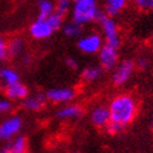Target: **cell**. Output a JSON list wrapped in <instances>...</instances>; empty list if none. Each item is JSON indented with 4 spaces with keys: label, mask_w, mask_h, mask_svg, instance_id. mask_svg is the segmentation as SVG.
Listing matches in <instances>:
<instances>
[{
    "label": "cell",
    "mask_w": 153,
    "mask_h": 153,
    "mask_svg": "<svg viewBox=\"0 0 153 153\" xmlns=\"http://www.w3.org/2000/svg\"><path fill=\"white\" fill-rule=\"evenodd\" d=\"M111 116L108 107L98 105L91 111V122L97 128H106V126L110 123Z\"/></svg>",
    "instance_id": "cell-10"
},
{
    "label": "cell",
    "mask_w": 153,
    "mask_h": 153,
    "mask_svg": "<svg viewBox=\"0 0 153 153\" xmlns=\"http://www.w3.org/2000/svg\"><path fill=\"white\" fill-rule=\"evenodd\" d=\"M103 13L111 18L120 15L129 4V0H102Z\"/></svg>",
    "instance_id": "cell-11"
},
{
    "label": "cell",
    "mask_w": 153,
    "mask_h": 153,
    "mask_svg": "<svg viewBox=\"0 0 153 153\" xmlns=\"http://www.w3.org/2000/svg\"><path fill=\"white\" fill-rule=\"evenodd\" d=\"M9 57V51H7V41L5 37L0 36V64H3L4 61Z\"/></svg>",
    "instance_id": "cell-24"
},
{
    "label": "cell",
    "mask_w": 153,
    "mask_h": 153,
    "mask_svg": "<svg viewBox=\"0 0 153 153\" xmlns=\"http://www.w3.org/2000/svg\"><path fill=\"white\" fill-rule=\"evenodd\" d=\"M64 18L61 14L56 13V11H53L51 15H49V16L46 18L48 21H49V24L51 25V27L53 29V31H57V30L60 29H62V25H64Z\"/></svg>",
    "instance_id": "cell-22"
},
{
    "label": "cell",
    "mask_w": 153,
    "mask_h": 153,
    "mask_svg": "<svg viewBox=\"0 0 153 153\" xmlns=\"http://www.w3.org/2000/svg\"><path fill=\"white\" fill-rule=\"evenodd\" d=\"M98 53V62L100 66L106 71H111L118 64V49L111 46L108 44H103Z\"/></svg>",
    "instance_id": "cell-5"
},
{
    "label": "cell",
    "mask_w": 153,
    "mask_h": 153,
    "mask_svg": "<svg viewBox=\"0 0 153 153\" xmlns=\"http://www.w3.org/2000/svg\"><path fill=\"white\" fill-rule=\"evenodd\" d=\"M13 108V103L11 100H1L0 101V113H7L11 111Z\"/></svg>",
    "instance_id": "cell-26"
},
{
    "label": "cell",
    "mask_w": 153,
    "mask_h": 153,
    "mask_svg": "<svg viewBox=\"0 0 153 153\" xmlns=\"http://www.w3.org/2000/svg\"><path fill=\"white\" fill-rule=\"evenodd\" d=\"M65 64L67 67H70L71 70H76V68L79 67V64H77V61H76L74 57H66L65 60Z\"/></svg>",
    "instance_id": "cell-27"
},
{
    "label": "cell",
    "mask_w": 153,
    "mask_h": 153,
    "mask_svg": "<svg viewBox=\"0 0 153 153\" xmlns=\"http://www.w3.org/2000/svg\"><path fill=\"white\" fill-rule=\"evenodd\" d=\"M132 4L141 11H152L153 0H131Z\"/></svg>",
    "instance_id": "cell-23"
},
{
    "label": "cell",
    "mask_w": 153,
    "mask_h": 153,
    "mask_svg": "<svg viewBox=\"0 0 153 153\" xmlns=\"http://www.w3.org/2000/svg\"><path fill=\"white\" fill-rule=\"evenodd\" d=\"M22 127V121L18 116H11L0 123V141H10Z\"/></svg>",
    "instance_id": "cell-7"
},
{
    "label": "cell",
    "mask_w": 153,
    "mask_h": 153,
    "mask_svg": "<svg viewBox=\"0 0 153 153\" xmlns=\"http://www.w3.org/2000/svg\"><path fill=\"white\" fill-rule=\"evenodd\" d=\"M55 33L51 25L49 24L48 19H39L37 18L35 21H33L30 24L29 27V34L30 36L35 40H45Z\"/></svg>",
    "instance_id": "cell-8"
},
{
    "label": "cell",
    "mask_w": 153,
    "mask_h": 153,
    "mask_svg": "<svg viewBox=\"0 0 153 153\" xmlns=\"http://www.w3.org/2000/svg\"><path fill=\"white\" fill-rule=\"evenodd\" d=\"M151 125H152V129H153V117H152V121H151Z\"/></svg>",
    "instance_id": "cell-30"
},
{
    "label": "cell",
    "mask_w": 153,
    "mask_h": 153,
    "mask_svg": "<svg viewBox=\"0 0 153 153\" xmlns=\"http://www.w3.org/2000/svg\"><path fill=\"white\" fill-rule=\"evenodd\" d=\"M102 72H103V68L100 66V65H91V66H87L83 68V71L81 74V77L83 81L86 82H94V81H97L98 79L102 76Z\"/></svg>",
    "instance_id": "cell-17"
},
{
    "label": "cell",
    "mask_w": 153,
    "mask_h": 153,
    "mask_svg": "<svg viewBox=\"0 0 153 153\" xmlns=\"http://www.w3.org/2000/svg\"><path fill=\"white\" fill-rule=\"evenodd\" d=\"M134 62L132 60H123L122 62L117 64V66L113 68V75H112V81L116 86H121L126 83L129 77L132 76L134 71Z\"/></svg>",
    "instance_id": "cell-6"
},
{
    "label": "cell",
    "mask_w": 153,
    "mask_h": 153,
    "mask_svg": "<svg viewBox=\"0 0 153 153\" xmlns=\"http://www.w3.org/2000/svg\"><path fill=\"white\" fill-rule=\"evenodd\" d=\"M53 11H55L53 0H37V18L39 19H46Z\"/></svg>",
    "instance_id": "cell-19"
},
{
    "label": "cell",
    "mask_w": 153,
    "mask_h": 153,
    "mask_svg": "<svg viewBox=\"0 0 153 153\" xmlns=\"http://www.w3.org/2000/svg\"><path fill=\"white\" fill-rule=\"evenodd\" d=\"M102 11L103 10L98 6V0H74L71 18L81 25H86L97 21Z\"/></svg>",
    "instance_id": "cell-2"
},
{
    "label": "cell",
    "mask_w": 153,
    "mask_h": 153,
    "mask_svg": "<svg viewBox=\"0 0 153 153\" xmlns=\"http://www.w3.org/2000/svg\"><path fill=\"white\" fill-rule=\"evenodd\" d=\"M46 103V96L41 94H34V95H27L24 100H22V106L25 107L27 111L37 112L42 110Z\"/></svg>",
    "instance_id": "cell-13"
},
{
    "label": "cell",
    "mask_w": 153,
    "mask_h": 153,
    "mask_svg": "<svg viewBox=\"0 0 153 153\" xmlns=\"http://www.w3.org/2000/svg\"><path fill=\"white\" fill-rule=\"evenodd\" d=\"M82 31H83V25H81L80 22L72 19L67 22H64L62 25V33L67 37H80Z\"/></svg>",
    "instance_id": "cell-18"
},
{
    "label": "cell",
    "mask_w": 153,
    "mask_h": 153,
    "mask_svg": "<svg viewBox=\"0 0 153 153\" xmlns=\"http://www.w3.org/2000/svg\"><path fill=\"white\" fill-rule=\"evenodd\" d=\"M108 110L111 121L126 127L136 118L138 112V105L133 96L123 94L113 98L108 106Z\"/></svg>",
    "instance_id": "cell-1"
},
{
    "label": "cell",
    "mask_w": 153,
    "mask_h": 153,
    "mask_svg": "<svg viewBox=\"0 0 153 153\" xmlns=\"http://www.w3.org/2000/svg\"><path fill=\"white\" fill-rule=\"evenodd\" d=\"M82 108L77 105H68L62 107L61 110L57 111L56 116L60 120H75V118H79L82 116Z\"/></svg>",
    "instance_id": "cell-15"
},
{
    "label": "cell",
    "mask_w": 153,
    "mask_h": 153,
    "mask_svg": "<svg viewBox=\"0 0 153 153\" xmlns=\"http://www.w3.org/2000/svg\"><path fill=\"white\" fill-rule=\"evenodd\" d=\"M134 65L138 67V68H141V70H144V68L148 66V60H147L146 57H140V59L134 62Z\"/></svg>",
    "instance_id": "cell-28"
},
{
    "label": "cell",
    "mask_w": 153,
    "mask_h": 153,
    "mask_svg": "<svg viewBox=\"0 0 153 153\" xmlns=\"http://www.w3.org/2000/svg\"><path fill=\"white\" fill-rule=\"evenodd\" d=\"M103 46V37L98 33H90L83 36H80L77 41V48L81 52L86 55H94L100 51Z\"/></svg>",
    "instance_id": "cell-4"
},
{
    "label": "cell",
    "mask_w": 153,
    "mask_h": 153,
    "mask_svg": "<svg viewBox=\"0 0 153 153\" xmlns=\"http://www.w3.org/2000/svg\"><path fill=\"white\" fill-rule=\"evenodd\" d=\"M123 128H125L123 126L116 123V122L110 121V123L106 126V131H107V133H108V134H117V133L123 131Z\"/></svg>",
    "instance_id": "cell-25"
},
{
    "label": "cell",
    "mask_w": 153,
    "mask_h": 153,
    "mask_svg": "<svg viewBox=\"0 0 153 153\" xmlns=\"http://www.w3.org/2000/svg\"><path fill=\"white\" fill-rule=\"evenodd\" d=\"M19 81H20V76L14 68L3 67L1 70H0V85H1L3 88L11 85V83L19 82Z\"/></svg>",
    "instance_id": "cell-16"
},
{
    "label": "cell",
    "mask_w": 153,
    "mask_h": 153,
    "mask_svg": "<svg viewBox=\"0 0 153 153\" xmlns=\"http://www.w3.org/2000/svg\"><path fill=\"white\" fill-rule=\"evenodd\" d=\"M26 48V41L22 36H14L7 41V51L10 57L22 56Z\"/></svg>",
    "instance_id": "cell-14"
},
{
    "label": "cell",
    "mask_w": 153,
    "mask_h": 153,
    "mask_svg": "<svg viewBox=\"0 0 153 153\" xmlns=\"http://www.w3.org/2000/svg\"><path fill=\"white\" fill-rule=\"evenodd\" d=\"M97 22L101 26L102 37L105 40V44H108L111 46H114L118 49L121 45V36H120V30L117 26V22L113 20V18L106 15L103 11L100 15Z\"/></svg>",
    "instance_id": "cell-3"
},
{
    "label": "cell",
    "mask_w": 153,
    "mask_h": 153,
    "mask_svg": "<svg viewBox=\"0 0 153 153\" xmlns=\"http://www.w3.org/2000/svg\"><path fill=\"white\" fill-rule=\"evenodd\" d=\"M9 153H26L27 152V142L24 137H16V138H11L9 144L6 146Z\"/></svg>",
    "instance_id": "cell-20"
},
{
    "label": "cell",
    "mask_w": 153,
    "mask_h": 153,
    "mask_svg": "<svg viewBox=\"0 0 153 153\" xmlns=\"http://www.w3.org/2000/svg\"><path fill=\"white\" fill-rule=\"evenodd\" d=\"M4 91H5L6 97L9 98V100H11V101L24 100V98L29 95V88L24 85V83H21L20 81L6 86L4 88Z\"/></svg>",
    "instance_id": "cell-12"
},
{
    "label": "cell",
    "mask_w": 153,
    "mask_h": 153,
    "mask_svg": "<svg viewBox=\"0 0 153 153\" xmlns=\"http://www.w3.org/2000/svg\"><path fill=\"white\" fill-rule=\"evenodd\" d=\"M30 61H31V57H30V55H25V53H22V64H24V65H29Z\"/></svg>",
    "instance_id": "cell-29"
},
{
    "label": "cell",
    "mask_w": 153,
    "mask_h": 153,
    "mask_svg": "<svg viewBox=\"0 0 153 153\" xmlns=\"http://www.w3.org/2000/svg\"><path fill=\"white\" fill-rule=\"evenodd\" d=\"M45 96H46V100L51 101L52 103H65L72 101L75 98V91L68 87L51 88Z\"/></svg>",
    "instance_id": "cell-9"
},
{
    "label": "cell",
    "mask_w": 153,
    "mask_h": 153,
    "mask_svg": "<svg viewBox=\"0 0 153 153\" xmlns=\"http://www.w3.org/2000/svg\"><path fill=\"white\" fill-rule=\"evenodd\" d=\"M72 3L74 0H55V11L65 16L71 11Z\"/></svg>",
    "instance_id": "cell-21"
},
{
    "label": "cell",
    "mask_w": 153,
    "mask_h": 153,
    "mask_svg": "<svg viewBox=\"0 0 153 153\" xmlns=\"http://www.w3.org/2000/svg\"><path fill=\"white\" fill-rule=\"evenodd\" d=\"M75 153H76V152H75Z\"/></svg>",
    "instance_id": "cell-31"
}]
</instances>
